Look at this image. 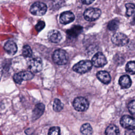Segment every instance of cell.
I'll use <instances>...</instances> for the list:
<instances>
[{
  "instance_id": "6da1fadb",
  "label": "cell",
  "mask_w": 135,
  "mask_h": 135,
  "mask_svg": "<svg viewBox=\"0 0 135 135\" xmlns=\"http://www.w3.org/2000/svg\"><path fill=\"white\" fill-rule=\"evenodd\" d=\"M52 59L56 64L64 65L68 62V55L65 51L62 49H57L54 52Z\"/></svg>"
},
{
  "instance_id": "7a4b0ae2",
  "label": "cell",
  "mask_w": 135,
  "mask_h": 135,
  "mask_svg": "<svg viewBox=\"0 0 135 135\" xmlns=\"http://www.w3.org/2000/svg\"><path fill=\"white\" fill-rule=\"evenodd\" d=\"M92 62L89 60H82L73 66V70L79 73H85L89 71L92 66Z\"/></svg>"
},
{
  "instance_id": "3957f363",
  "label": "cell",
  "mask_w": 135,
  "mask_h": 135,
  "mask_svg": "<svg viewBox=\"0 0 135 135\" xmlns=\"http://www.w3.org/2000/svg\"><path fill=\"white\" fill-rule=\"evenodd\" d=\"M101 11L97 8H89L86 9L83 14L84 18L88 21H94L101 15Z\"/></svg>"
},
{
  "instance_id": "277c9868",
  "label": "cell",
  "mask_w": 135,
  "mask_h": 135,
  "mask_svg": "<svg viewBox=\"0 0 135 135\" xmlns=\"http://www.w3.org/2000/svg\"><path fill=\"white\" fill-rule=\"evenodd\" d=\"M74 108L78 111H84L86 110L89 105V103L88 100L81 97L76 98L73 103Z\"/></svg>"
},
{
  "instance_id": "5b68a950",
  "label": "cell",
  "mask_w": 135,
  "mask_h": 135,
  "mask_svg": "<svg viewBox=\"0 0 135 135\" xmlns=\"http://www.w3.org/2000/svg\"><path fill=\"white\" fill-rule=\"evenodd\" d=\"M47 11V6L46 4L41 2L34 3L30 8L31 13L37 16H41L45 14Z\"/></svg>"
},
{
  "instance_id": "8992f818",
  "label": "cell",
  "mask_w": 135,
  "mask_h": 135,
  "mask_svg": "<svg viewBox=\"0 0 135 135\" xmlns=\"http://www.w3.org/2000/svg\"><path fill=\"white\" fill-rule=\"evenodd\" d=\"M111 41L115 45L122 46L128 43L129 39L125 34L120 32H118L113 35L111 38Z\"/></svg>"
},
{
  "instance_id": "52a82bcc",
  "label": "cell",
  "mask_w": 135,
  "mask_h": 135,
  "mask_svg": "<svg viewBox=\"0 0 135 135\" xmlns=\"http://www.w3.org/2000/svg\"><path fill=\"white\" fill-rule=\"evenodd\" d=\"M120 124L127 129H135V118L128 115H124L120 119Z\"/></svg>"
},
{
  "instance_id": "ba28073f",
  "label": "cell",
  "mask_w": 135,
  "mask_h": 135,
  "mask_svg": "<svg viewBox=\"0 0 135 135\" xmlns=\"http://www.w3.org/2000/svg\"><path fill=\"white\" fill-rule=\"evenodd\" d=\"M34 74L29 71H21L15 73L14 75L13 79L14 81L18 84H21L24 80H30L33 79Z\"/></svg>"
},
{
  "instance_id": "9c48e42d",
  "label": "cell",
  "mask_w": 135,
  "mask_h": 135,
  "mask_svg": "<svg viewBox=\"0 0 135 135\" xmlns=\"http://www.w3.org/2000/svg\"><path fill=\"white\" fill-rule=\"evenodd\" d=\"M92 63L94 66L100 68L104 66L107 63V60L102 53L98 52L93 56Z\"/></svg>"
},
{
  "instance_id": "30bf717a",
  "label": "cell",
  "mask_w": 135,
  "mask_h": 135,
  "mask_svg": "<svg viewBox=\"0 0 135 135\" xmlns=\"http://www.w3.org/2000/svg\"><path fill=\"white\" fill-rule=\"evenodd\" d=\"M42 61L40 58H33L28 62L29 69L33 72H38L42 69Z\"/></svg>"
},
{
  "instance_id": "8fae6325",
  "label": "cell",
  "mask_w": 135,
  "mask_h": 135,
  "mask_svg": "<svg viewBox=\"0 0 135 135\" xmlns=\"http://www.w3.org/2000/svg\"><path fill=\"white\" fill-rule=\"evenodd\" d=\"M74 18V15L72 12L66 11L63 12L61 14L60 17V23L63 24H66L73 22Z\"/></svg>"
},
{
  "instance_id": "7c38bea8",
  "label": "cell",
  "mask_w": 135,
  "mask_h": 135,
  "mask_svg": "<svg viewBox=\"0 0 135 135\" xmlns=\"http://www.w3.org/2000/svg\"><path fill=\"white\" fill-rule=\"evenodd\" d=\"M49 40L54 43H57L60 42L62 39V36L59 31L53 30L50 31L47 34Z\"/></svg>"
},
{
  "instance_id": "4fadbf2b",
  "label": "cell",
  "mask_w": 135,
  "mask_h": 135,
  "mask_svg": "<svg viewBox=\"0 0 135 135\" xmlns=\"http://www.w3.org/2000/svg\"><path fill=\"white\" fill-rule=\"evenodd\" d=\"M4 49L5 51L9 55H14L17 50V47L15 42L12 41L7 42L4 45Z\"/></svg>"
},
{
  "instance_id": "5bb4252c",
  "label": "cell",
  "mask_w": 135,
  "mask_h": 135,
  "mask_svg": "<svg viewBox=\"0 0 135 135\" xmlns=\"http://www.w3.org/2000/svg\"><path fill=\"white\" fill-rule=\"evenodd\" d=\"M44 109L45 106L43 103L37 104L33 111L32 118L34 120H36L40 118L43 114Z\"/></svg>"
},
{
  "instance_id": "9a60e30c",
  "label": "cell",
  "mask_w": 135,
  "mask_h": 135,
  "mask_svg": "<svg viewBox=\"0 0 135 135\" xmlns=\"http://www.w3.org/2000/svg\"><path fill=\"white\" fill-rule=\"evenodd\" d=\"M97 78L103 83L108 84L111 81V77L108 72L105 71H100L97 74Z\"/></svg>"
},
{
  "instance_id": "2e32d148",
  "label": "cell",
  "mask_w": 135,
  "mask_h": 135,
  "mask_svg": "<svg viewBox=\"0 0 135 135\" xmlns=\"http://www.w3.org/2000/svg\"><path fill=\"white\" fill-rule=\"evenodd\" d=\"M119 83L122 88L128 89L130 88L131 85V80L129 76L124 75L120 78Z\"/></svg>"
},
{
  "instance_id": "e0dca14e",
  "label": "cell",
  "mask_w": 135,
  "mask_h": 135,
  "mask_svg": "<svg viewBox=\"0 0 135 135\" xmlns=\"http://www.w3.org/2000/svg\"><path fill=\"white\" fill-rule=\"evenodd\" d=\"M82 27L80 26H74L66 31L67 35L70 38H75L82 32Z\"/></svg>"
},
{
  "instance_id": "ac0fdd59",
  "label": "cell",
  "mask_w": 135,
  "mask_h": 135,
  "mask_svg": "<svg viewBox=\"0 0 135 135\" xmlns=\"http://www.w3.org/2000/svg\"><path fill=\"white\" fill-rule=\"evenodd\" d=\"M105 134L108 135H117L119 134V130L115 125H110L105 130Z\"/></svg>"
},
{
  "instance_id": "d6986e66",
  "label": "cell",
  "mask_w": 135,
  "mask_h": 135,
  "mask_svg": "<svg viewBox=\"0 0 135 135\" xmlns=\"http://www.w3.org/2000/svg\"><path fill=\"white\" fill-rule=\"evenodd\" d=\"M80 131L82 134H91L93 132L92 128L91 125L88 123H84L81 126Z\"/></svg>"
},
{
  "instance_id": "ffe728a7",
  "label": "cell",
  "mask_w": 135,
  "mask_h": 135,
  "mask_svg": "<svg viewBox=\"0 0 135 135\" xmlns=\"http://www.w3.org/2000/svg\"><path fill=\"white\" fill-rule=\"evenodd\" d=\"M63 108V104L59 99H55L53 102V109L56 112L61 111Z\"/></svg>"
},
{
  "instance_id": "44dd1931",
  "label": "cell",
  "mask_w": 135,
  "mask_h": 135,
  "mask_svg": "<svg viewBox=\"0 0 135 135\" xmlns=\"http://www.w3.org/2000/svg\"><path fill=\"white\" fill-rule=\"evenodd\" d=\"M126 71L131 74H135V61H130L128 62L126 66Z\"/></svg>"
},
{
  "instance_id": "7402d4cb",
  "label": "cell",
  "mask_w": 135,
  "mask_h": 135,
  "mask_svg": "<svg viewBox=\"0 0 135 135\" xmlns=\"http://www.w3.org/2000/svg\"><path fill=\"white\" fill-rule=\"evenodd\" d=\"M127 8L126 15L128 16H131L135 13V5L132 3H127L126 4Z\"/></svg>"
},
{
  "instance_id": "603a6c76",
  "label": "cell",
  "mask_w": 135,
  "mask_h": 135,
  "mask_svg": "<svg viewBox=\"0 0 135 135\" xmlns=\"http://www.w3.org/2000/svg\"><path fill=\"white\" fill-rule=\"evenodd\" d=\"M22 55L26 57H30L32 55V51L30 46L28 45H25L22 49Z\"/></svg>"
},
{
  "instance_id": "cb8c5ba5",
  "label": "cell",
  "mask_w": 135,
  "mask_h": 135,
  "mask_svg": "<svg viewBox=\"0 0 135 135\" xmlns=\"http://www.w3.org/2000/svg\"><path fill=\"white\" fill-rule=\"evenodd\" d=\"M119 26V22L118 21L116 20H113L111 21L108 25V28L110 31H115Z\"/></svg>"
},
{
  "instance_id": "d4e9b609",
  "label": "cell",
  "mask_w": 135,
  "mask_h": 135,
  "mask_svg": "<svg viewBox=\"0 0 135 135\" xmlns=\"http://www.w3.org/2000/svg\"><path fill=\"white\" fill-rule=\"evenodd\" d=\"M128 108L130 113L135 117V100L131 101L128 104Z\"/></svg>"
},
{
  "instance_id": "484cf974",
  "label": "cell",
  "mask_w": 135,
  "mask_h": 135,
  "mask_svg": "<svg viewBox=\"0 0 135 135\" xmlns=\"http://www.w3.org/2000/svg\"><path fill=\"white\" fill-rule=\"evenodd\" d=\"M50 135H58L60 134V129L59 127H53L51 128L48 132Z\"/></svg>"
},
{
  "instance_id": "4316f807",
  "label": "cell",
  "mask_w": 135,
  "mask_h": 135,
  "mask_svg": "<svg viewBox=\"0 0 135 135\" xmlns=\"http://www.w3.org/2000/svg\"><path fill=\"white\" fill-rule=\"evenodd\" d=\"M45 24L44 21H40L35 25V28L37 31H40L43 29V28L45 27Z\"/></svg>"
},
{
  "instance_id": "83f0119b",
  "label": "cell",
  "mask_w": 135,
  "mask_h": 135,
  "mask_svg": "<svg viewBox=\"0 0 135 135\" xmlns=\"http://www.w3.org/2000/svg\"><path fill=\"white\" fill-rule=\"evenodd\" d=\"M94 0H81V1L83 3L85 4H90L91 3H92L94 2Z\"/></svg>"
},
{
  "instance_id": "f1b7e54d",
  "label": "cell",
  "mask_w": 135,
  "mask_h": 135,
  "mask_svg": "<svg viewBox=\"0 0 135 135\" xmlns=\"http://www.w3.org/2000/svg\"><path fill=\"white\" fill-rule=\"evenodd\" d=\"M132 24H135V17L133 18V21H132Z\"/></svg>"
}]
</instances>
